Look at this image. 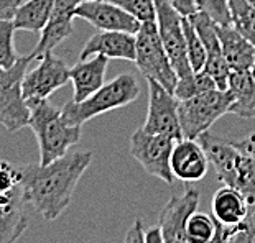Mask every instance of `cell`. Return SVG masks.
<instances>
[{
  "instance_id": "6",
  "label": "cell",
  "mask_w": 255,
  "mask_h": 243,
  "mask_svg": "<svg viewBox=\"0 0 255 243\" xmlns=\"http://www.w3.org/2000/svg\"><path fill=\"white\" fill-rule=\"evenodd\" d=\"M137 51L135 64L145 79H151L166 90L175 94L178 84V74L173 69L163 43L160 40L158 28L155 21H142L140 30L135 33Z\"/></svg>"
},
{
  "instance_id": "7",
  "label": "cell",
  "mask_w": 255,
  "mask_h": 243,
  "mask_svg": "<svg viewBox=\"0 0 255 243\" xmlns=\"http://www.w3.org/2000/svg\"><path fill=\"white\" fill-rule=\"evenodd\" d=\"M33 58L20 56L15 66L10 69H0V125L13 133L30 123V107L26 104L21 82L26 68Z\"/></svg>"
},
{
  "instance_id": "30",
  "label": "cell",
  "mask_w": 255,
  "mask_h": 243,
  "mask_svg": "<svg viewBox=\"0 0 255 243\" xmlns=\"http://www.w3.org/2000/svg\"><path fill=\"white\" fill-rule=\"evenodd\" d=\"M199 8L208 13L216 25H232L229 0H199Z\"/></svg>"
},
{
  "instance_id": "34",
  "label": "cell",
  "mask_w": 255,
  "mask_h": 243,
  "mask_svg": "<svg viewBox=\"0 0 255 243\" xmlns=\"http://www.w3.org/2000/svg\"><path fill=\"white\" fill-rule=\"evenodd\" d=\"M143 235H145L143 224H142V220L137 219L133 222V225L130 227V230H128V234H127L128 243H143Z\"/></svg>"
},
{
  "instance_id": "3",
  "label": "cell",
  "mask_w": 255,
  "mask_h": 243,
  "mask_svg": "<svg viewBox=\"0 0 255 243\" xmlns=\"http://www.w3.org/2000/svg\"><path fill=\"white\" fill-rule=\"evenodd\" d=\"M198 142L203 145L222 184L239 189L249 206L255 204V158L242 153L234 143L224 142L208 132L201 135Z\"/></svg>"
},
{
  "instance_id": "1",
  "label": "cell",
  "mask_w": 255,
  "mask_h": 243,
  "mask_svg": "<svg viewBox=\"0 0 255 243\" xmlns=\"http://www.w3.org/2000/svg\"><path fill=\"white\" fill-rule=\"evenodd\" d=\"M92 151L76 150L50 164L21 166L25 202L45 220H56L71 204L73 194L92 161Z\"/></svg>"
},
{
  "instance_id": "14",
  "label": "cell",
  "mask_w": 255,
  "mask_h": 243,
  "mask_svg": "<svg viewBox=\"0 0 255 243\" xmlns=\"http://www.w3.org/2000/svg\"><path fill=\"white\" fill-rule=\"evenodd\" d=\"M76 18L89 21L92 26L101 31H126L137 33L142 26V21L130 15L116 3L106 0H84L76 8Z\"/></svg>"
},
{
  "instance_id": "36",
  "label": "cell",
  "mask_w": 255,
  "mask_h": 243,
  "mask_svg": "<svg viewBox=\"0 0 255 243\" xmlns=\"http://www.w3.org/2000/svg\"><path fill=\"white\" fill-rule=\"evenodd\" d=\"M143 243H165L163 237H161V230L160 227H151V229L145 230L143 235Z\"/></svg>"
},
{
  "instance_id": "4",
  "label": "cell",
  "mask_w": 255,
  "mask_h": 243,
  "mask_svg": "<svg viewBox=\"0 0 255 243\" xmlns=\"http://www.w3.org/2000/svg\"><path fill=\"white\" fill-rule=\"evenodd\" d=\"M140 85L137 79L132 74H121L104 84L101 89H97L86 100H69L68 104L61 107V110L69 123L83 127L86 122L102 115V113L132 104L133 100H137Z\"/></svg>"
},
{
  "instance_id": "37",
  "label": "cell",
  "mask_w": 255,
  "mask_h": 243,
  "mask_svg": "<svg viewBox=\"0 0 255 243\" xmlns=\"http://www.w3.org/2000/svg\"><path fill=\"white\" fill-rule=\"evenodd\" d=\"M246 225L249 229V234H251V239H252V243H255V204L252 206H249V212H247V217H246Z\"/></svg>"
},
{
  "instance_id": "17",
  "label": "cell",
  "mask_w": 255,
  "mask_h": 243,
  "mask_svg": "<svg viewBox=\"0 0 255 243\" xmlns=\"http://www.w3.org/2000/svg\"><path fill=\"white\" fill-rule=\"evenodd\" d=\"M135 51H137V40L133 33L126 31H99L92 35L81 51L79 59L89 56L102 55L109 59H126L135 61Z\"/></svg>"
},
{
  "instance_id": "39",
  "label": "cell",
  "mask_w": 255,
  "mask_h": 243,
  "mask_svg": "<svg viewBox=\"0 0 255 243\" xmlns=\"http://www.w3.org/2000/svg\"><path fill=\"white\" fill-rule=\"evenodd\" d=\"M247 2L251 3V5H254V7H255V0H247Z\"/></svg>"
},
{
  "instance_id": "23",
  "label": "cell",
  "mask_w": 255,
  "mask_h": 243,
  "mask_svg": "<svg viewBox=\"0 0 255 243\" xmlns=\"http://www.w3.org/2000/svg\"><path fill=\"white\" fill-rule=\"evenodd\" d=\"M56 0H23L13 15V25L17 30L40 33L51 17Z\"/></svg>"
},
{
  "instance_id": "11",
  "label": "cell",
  "mask_w": 255,
  "mask_h": 243,
  "mask_svg": "<svg viewBox=\"0 0 255 243\" xmlns=\"http://www.w3.org/2000/svg\"><path fill=\"white\" fill-rule=\"evenodd\" d=\"M38 61L40 63L35 69L25 73L21 82L26 104L35 100H46L53 92L71 81L66 63L56 58L53 51L43 55Z\"/></svg>"
},
{
  "instance_id": "5",
  "label": "cell",
  "mask_w": 255,
  "mask_h": 243,
  "mask_svg": "<svg viewBox=\"0 0 255 243\" xmlns=\"http://www.w3.org/2000/svg\"><path fill=\"white\" fill-rule=\"evenodd\" d=\"M232 102H234V95L229 89H213L208 92L189 97V99L180 100L178 112H180L183 138L198 140L222 115L229 113Z\"/></svg>"
},
{
  "instance_id": "25",
  "label": "cell",
  "mask_w": 255,
  "mask_h": 243,
  "mask_svg": "<svg viewBox=\"0 0 255 243\" xmlns=\"http://www.w3.org/2000/svg\"><path fill=\"white\" fill-rule=\"evenodd\" d=\"M213 89H218V85H216L214 79L203 69V71H199V73H193L191 76H188V78L178 79L175 95L178 100H184V99H189V97L208 92V90H213Z\"/></svg>"
},
{
  "instance_id": "24",
  "label": "cell",
  "mask_w": 255,
  "mask_h": 243,
  "mask_svg": "<svg viewBox=\"0 0 255 243\" xmlns=\"http://www.w3.org/2000/svg\"><path fill=\"white\" fill-rule=\"evenodd\" d=\"M232 26L255 46V7L247 0H229Z\"/></svg>"
},
{
  "instance_id": "31",
  "label": "cell",
  "mask_w": 255,
  "mask_h": 243,
  "mask_svg": "<svg viewBox=\"0 0 255 243\" xmlns=\"http://www.w3.org/2000/svg\"><path fill=\"white\" fill-rule=\"evenodd\" d=\"M171 5L181 17H193L199 12V0H170Z\"/></svg>"
},
{
  "instance_id": "28",
  "label": "cell",
  "mask_w": 255,
  "mask_h": 243,
  "mask_svg": "<svg viewBox=\"0 0 255 243\" xmlns=\"http://www.w3.org/2000/svg\"><path fill=\"white\" fill-rule=\"evenodd\" d=\"M15 30L13 20H0V69H10L20 59L13 45Z\"/></svg>"
},
{
  "instance_id": "29",
  "label": "cell",
  "mask_w": 255,
  "mask_h": 243,
  "mask_svg": "<svg viewBox=\"0 0 255 243\" xmlns=\"http://www.w3.org/2000/svg\"><path fill=\"white\" fill-rule=\"evenodd\" d=\"M116 3L140 21H155V0H106Z\"/></svg>"
},
{
  "instance_id": "16",
  "label": "cell",
  "mask_w": 255,
  "mask_h": 243,
  "mask_svg": "<svg viewBox=\"0 0 255 243\" xmlns=\"http://www.w3.org/2000/svg\"><path fill=\"white\" fill-rule=\"evenodd\" d=\"M173 176L183 182H198L208 174L209 160L198 140L181 138L175 143L170 158Z\"/></svg>"
},
{
  "instance_id": "33",
  "label": "cell",
  "mask_w": 255,
  "mask_h": 243,
  "mask_svg": "<svg viewBox=\"0 0 255 243\" xmlns=\"http://www.w3.org/2000/svg\"><path fill=\"white\" fill-rule=\"evenodd\" d=\"M23 0H0V20H12Z\"/></svg>"
},
{
  "instance_id": "15",
  "label": "cell",
  "mask_w": 255,
  "mask_h": 243,
  "mask_svg": "<svg viewBox=\"0 0 255 243\" xmlns=\"http://www.w3.org/2000/svg\"><path fill=\"white\" fill-rule=\"evenodd\" d=\"M81 2L84 0H56L51 17L41 30L40 41L30 53L31 58L40 59L73 35V20L76 18V8Z\"/></svg>"
},
{
  "instance_id": "9",
  "label": "cell",
  "mask_w": 255,
  "mask_h": 243,
  "mask_svg": "<svg viewBox=\"0 0 255 243\" xmlns=\"http://www.w3.org/2000/svg\"><path fill=\"white\" fill-rule=\"evenodd\" d=\"M175 143V140L163 135L148 133L140 127L130 138V155L138 161L146 174L158 177L168 186H171L175 176L170 168V158Z\"/></svg>"
},
{
  "instance_id": "35",
  "label": "cell",
  "mask_w": 255,
  "mask_h": 243,
  "mask_svg": "<svg viewBox=\"0 0 255 243\" xmlns=\"http://www.w3.org/2000/svg\"><path fill=\"white\" fill-rule=\"evenodd\" d=\"M234 145L242 151V153H246L249 156H252V158H255V133H251L247 138H244L242 142L234 143Z\"/></svg>"
},
{
  "instance_id": "10",
  "label": "cell",
  "mask_w": 255,
  "mask_h": 243,
  "mask_svg": "<svg viewBox=\"0 0 255 243\" xmlns=\"http://www.w3.org/2000/svg\"><path fill=\"white\" fill-rule=\"evenodd\" d=\"M148 85V112L142 128L153 135H163L175 142L183 138L178 105L180 100L176 95L166 90L163 85L151 79H146Z\"/></svg>"
},
{
  "instance_id": "20",
  "label": "cell",
  "mask_w": 255,
  "mask_h": 243,
  "mask_svg": "<svg viewBox=\"0 0 255 243\" xmlns=\"http://www.w3.org/2000/svg\"><path fill=\"white\" fill-rule=\"evenodd\" d=\"M216 28L231 71H251L255 61V46L232 25H216Z\"/></svg>"
},
{
  "instance_id": "27",
  "label": "cell",
  "mask_w": 255,
  "mask_h": 243,
  "mask_svg": "<svg viewBox=\"0 0 255 243\" xmlns=\"http://www.w3.org/2000/svg\"><path fill=\"white\" fill-rule=\"evenodd\" d=\"M183 31L186 38V51L193 73L203 71L206 66V48L188 17H183Z\"/></svg>"
},
{
  "instance_id": "13",
  "label": "cell",
  "mask_w": 255,
  "mask_h": 243,
  "mask_svg": "<svg viewBox=\"0 0 255 243\" xmlns=\"http://www.w3.org/2000/svg\"><path fill=\"white\" fill-rule=\"evenodd\" d=\"M201 194L196 189H186L180 196H171L161 209L158 227L165 243H189L186 239V222L198 210Z\"/></svg>"
},
{
  "instance_id": "19",
  "label": "cell",
  "mask_w": 255,
  "mask_h": 243,
  "mask_svg": "<svg viewBox=\"0 0 255 243\" xmlns=\"http://www.w3.org/2000/svg\"><path fill=\"white\" fill-rule=\"evenodd\" d=\"M107 61L109 58L96 55L86 59H78V63L73 68H69V78H71L74 87L73 100H86L106 84Z\"/></svg>"
},
{
  "instance_id": "12",
  "label": "cell",
  "mask_w": 255,
  "mask_h": 243,
  "mask_svg": "<svg viewBox=\"0 0 255 243\" xmlns=\"http://www.w3.org/2000/svg\"><path fill=\"white\" fill-rule=\"evenodd\" d=\"M189 20H191L194 30H196V33L199 35L201 41H203V45L206 48L204 71L214 79L218 89L227 90V87H229L231 68L226 61L224 53H222L216 23L211 20L208 13L201 12V10L198 13H194L193 17H189Z\"/></svg>"
},
{
  "instance_id": "40",
  "label": "cell",
  "mask_w": 255,
  "mask_h": 243,
  "mask_svg": "<svg viewBox=\"0 0 255 243\" xmlns=\"http://www.w3.org/2000/svg\"><path fill=\"white\" fill-rule=\"evenodd\" d=\"M124 243H128V239H127V237H126V242H124Z\"/></svg>"
},
{
  "instance_id": "8",
  "label": "cell",
  "mask_w": 255,
  "mask_h": 243,
  "mask_svg": "<svg viewBox=\"0 0 255 243\" xmlns=\"http://www.w3.org/2000/svg\"><path fill=\"white\" fill-rule=\"evenodd\" d=\"M155 23L178 79L191 76L193 69L188 59L183 17L176 12L170 0H155Z\"/></svg>"
},
{
  "instance_id": "32",
  "label": "cell",
  "mask_w": 255,
  "mask_h": 243,
  "mask_svg": "<svg viewBox=\"0 0 255 243\" xmlns=\"http://www.w3.org/2000/svg\"><path fill=\"white\" fill-rule=\"evenodd\" d=\"M216 220V219H214ZM236 232V227H227L222 225L221 222L216 220V232L208 243H232V235Z\"/></svg>"
},
{
  "instance_id": "38",
  "label": "cell",
  "mask_w": 255,
  "mask_h": 243,
  "mask_svg": "<svg viewBox=\"0 0 255 243\" xmlns=\"http://www.w3.org/2000/svg\"><path fill=\"white\" fill-rule=\"evenodd\" d=\"M251 74H252V78L255 79V61H254V64H252V68H251Z\"/></svg>"
},
{
  "instance_id": "2",
  "label": "cell",
  "mask_w": 255,
  "mask_h": 243,
  "mask_svg": "<svg viewBox=\"0 0 255 243\" xmlns=\"http://www.w3.org/2000/svg\"><path fill=\"white\" fill-rule=\"evenodd\" d=\"M30 123L40 150V164H50L81 142L83 127L69 123L58 109L46 100L30 102Z\"/></svg>"
},
{
  "instance_id": "22",
  "label": "cell",
  "mask_w": 255,
  "mask_h": 243,
  "mask_svg": "<svg viewBox=\"0 0 255 243\" xmlns=\"http://www.w3.org/2000/svg\"><path fill=\"white\" fill-rule=\"evenodd\" d=\"M227 89L234 95L229 113L241 118H255V79L251 71H231Z\"/></svg>"
},
{
  "instance_id": "21",
  "label": "cell",
  "mask_w": 255,
  "mask_h": 243,
  "mask_svg": "<svg viewBox=\"0 0 255 243\" xmlns=\"http://www.w3.org/2000/svg\"><path fill=\"white\" fill-rule=\"evenodd\" d=\"M211 209H213V217L218 222L227 227H236L246 220L249 204L239 189L222 186L213 196Z\"/></svg>"
},
{
  "instance_id": "26",
  "label": "cell",
  "mask_w": 255,
  "mask_h": 243,
  "mask_svg": "<svg viewBox=\"0 0 255 243\" xmlns=\"http://www.w3.org/2000/svg\"><path fill=\"white\" fill-rule=\"evenodd\" d=\"M216 232V220L213 215L204 212H194L186 222V239L189 243H208Z\"/></svg>"
},
{
  "instance_id": "18",
  "label": "cell",
  "mask_w": 255,
  "mask_h": 243,
  "mask_svg": "<svg viewBox=\"0 0 255 243\" xmlns=\"http://www.w3.org/2000/svg\"><path fill=\"white\" fill-rule=\"evenodd\" d=\"M23 189L0 192V243H15L28 227Z\"/></svg>"
}]
</instances>
